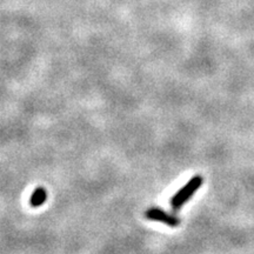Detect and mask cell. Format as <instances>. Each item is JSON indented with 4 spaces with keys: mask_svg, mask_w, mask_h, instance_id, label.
I'll use <instances>...</instances> for the list:
<instances>
[{
    "mask_svg": "<svg viewBox=\"0 0 254 254\" xmlns=\"http://www.w3.org/2000/svg\"><path fill=\"white\" fill-rule=\"evenodd\" d=\"M46 199H47V193H46L45 188L38 187L37 190L32 193L30 203H31V205L33 207H39V206H42L44 203H45Z\"/></svg>",
    "mask_w": 254,
    "mask_h": 254,
    "instance_id": "cell-3",
    "label": "cell"
},
{
    "mask_svg": "<svg viewBox=\"0 0 254 254\" xmlns=\"http://www.w3.org/2000/svg\"><path fill=\"white\" fill-rule=\"evenodd\" d=\"M145 217L149 220L159 221V223L166 224L169 227H177V226L180 225V220L178 218L172 214H168V213H166L160 209H157V207L147 209L146 213H145Z\"/></svg>",
    "mask_w": 254,
    "mask_h": 254,
    "instance_id": "cell-2",
    "label": "cell"
},
{
    "mask_svg": "<svg viewBox=\"0 0 254 254\" xmlns=\"http://www.w3.org/2000/svg\"><path fill=\"white\" fill-rule=\"evenodd\" d=\"M201 185H203V178H201L200 176L193 177L181 190L178 191V192L173 195V198H172L171 200L172 209H173L174 211H178V209H181L182 205L192 198V195L201 187Z\"/></svg>",
    "mask_w": 254,
    "mask_h": 254,
    "instance_id": "cell-1",
    "label": "cell"
}]
</instances>
